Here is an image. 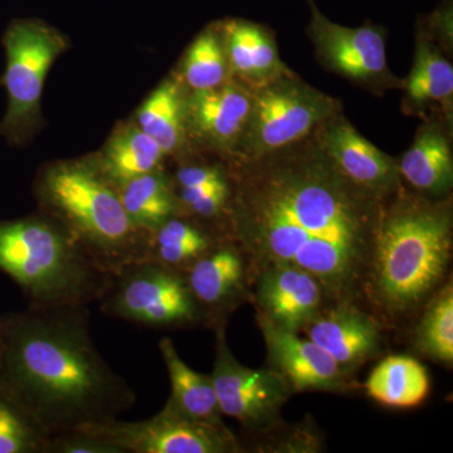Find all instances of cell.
<instances>
[{
  "mask_svg": "<svg viewBox=\"0 0 453 453\" xmlns=\"http://www.w3.org/2000/svg\"><path fill=\"white\" fill-rule=\"evenodd\" d=\"M231 196L219 231L253 273L288 265L314 276L327 305L365 303L384 203L357 187L315 134L249 160L229 162Z\"/></svg>",
  "mask_w": 453,
  "mask_h": 453,
  "instance_id": "obj_1",
  "label": "cell"
},
{
  "mask_svg": "<svg viewBox=\"0 0 453 453\" xmlns=\"http://www.w3.org/2000/svg\"><path fill=\"white\" fill-rule=\"evenodd\" d=\"M89 306H29L0 316V395L44 437L118 419L136 392L92 339Z\"/></svg>",
  "mask_w": 453,
  "mask_h": 453,
  "instance_id": "obj_2",
  "label": "cell"
},
{
  "mask_svg": "<svg viewBox=\"0 0 453 453\" xmlns=\"http://www.w3.org/2000/svg\"><path fill=\"white\" fill-rule=\"evenodd\" d=\"M453 247V203L401 188L384 203L365 282V303L383 323L416 314L442 285Z\"/></svg>",
  "mask_w": 453,
  "mask_h": 453,
  "instance_id": "obj_3",
  "label": "cell"
},
{
  "mask_svg": "<svg viewBox=\"0 0 453 453\" xmlns=\"http://www.w3.org/2000/svg\"><path fill=\"white\" fill-rule=\"evenodd\" d=\"M0 271L29 306H89L109 273L89 257L61 222L47 213L0 220Z\"/></svg>",
  "mask_w": 453,
  "mask_h": 453,
  "instance_id": "obj_4",
  "label": "cell"
},
{
  "mask_svg": "<svg viewBox=\"0 0 453 453\" xmlns=\"http://www.w3.org/2000/svg\"><path fill=\"white\" fill-rule=\"evenodd\" d=\"M44 213L61 222L107 273L149 256L150 234L134 226L118 189L91 163H61L38 178Z\"/></svg>",
  "mask_w": 453,
  "mask_h": 453,
  "instance_id": "obj_5",
  "label": "cell"
},
{
  "mask_svg": "<svg viewBox=\"0 0 453 453\" xmlns=\"http://www.w3.org/2000/svg\"><path fill=\"white\" fill-rule=\"evenodd\" d=\"M342 111V101L312 88L292 71L252 89L249 121L228 162L256 159L303 142Z\"/></svg>",
  "mask_w": 453,
  "mask_h": 453,
  "instance_id": "obj_6",
  "label": "cell"
},
{
  "mask_svg": "<svg viewBox=\"0 0 453 453\" xmlns=\"http://www.w3.org/2000/svg\"><path fill=\"white\" fill-rule=\"evenodd\" d=\"M97 303L104 315L149 329L204 324L186 273L149 258L109 273Z\"/></svg>",
  "mask_w": 453,
  "mask_h": 453,
  "instance_id": "obj_7",
  "label": "cell"
},
{
  "mask_svg": "<svg viewBox=\"0 0 453 453\" xmlns=\"http://www.w3.org/2000/svg\"><path fill=\"white\" fill-rule=\"evenodd\" d=\"M5 71L3 85L8 105L0 134L12 144H20L40 116L41 97L50 65L65 49L55 29L35 19L13 20L3 35Z\"/></svg>",
  "mask_w": 453,
  "mask_h": 453,
  "instance_id": "obj_8",
  "label": "cell"
},
{
  "mask_svg": "<svg viewBox=\"0 0 453 453\" xmlns=\"http://www.w3.org/2000/svg\"><path fill=\"white\" fill-rule=\"evenodd\" d=\"M310 20L308 37L314 46L316 59L325 70L342 77L369 94L383 95L402 89L399 79L387 59V29L366 22L362 27L340 26L325 16L308 0Z\"/></svg>",
  "mask_w": 453,
  "mask_h": 453,
  "instance_id": "obj_9",
  "label": "cell"
},
{
  "mask_svg": "<svg viewBox=\"0 0 453 453\" xmlns=\"http://www.w3.org/2000/svg\"><path fill=\"white\" fill-rule=\"evenodd\" d=\"M216 330L213 380L220 412L246 429L268 431L277 426L283 404L294 393L273 369L241 365L229 349L226 325Z\"/></svg>",
  "mask_w": 453,
  "mask_h": 453,
  "instance_id": "obj_10",
  "label": "cell"
},
{
  "mask_svg": "<svg viewBox=\"0 0 453 453\" xmlns=\"http://www.w3.org/2000/svg\"><path fill=\"white\" fill-rule=\"evenodd\" d=\"M125 453H237L242 446L226 425L190 421L160 411L139 422L112 421L80 428Z\"/></svg>",
  "mask_w": 453,
  "mask_h": 453,
  "instance_id": "obj_11",
  "label": "cell"
},
{
  "mask_svg": "<svg viewBox=\"0 0 453 453\" xmlns=\"http://www.w3.org/2000/svg\"><path fill=\"white\" fill-rule=\"evenodd\" d=\"M314 134L340 172L369 195L388 201L404 186L396 159L365 139L342 111L327 119Z\"/></svg>",
  "mask_w": 453,
  "mask_h": 453,
  "instance_id": "obj_12",
  "label": "cell"
},
{
  "mask_svg": "<svg viewBox=\"0 0 453 453\" xmlns=\"http://www.w3.org/2000/svg\"><path fill=\"white\" fill-rule=\"evenodd\" d=\"M267 350L268 368L276 372L292 393H344L356 387L353 377L340 368L323 348L256 315Z\"/></svg>",
  "mask_w": 453,
  "mask_h": 453,
  "instance_id": "obj_13",
  "label": "cell"
},
{
  "mask_svg": "<svg viewBox=\"0 0 453 453\" xmlns=\"http://www.w3.org/2000/svg\"><path fill=\"white\" fill-rule=\"evenodd\" d=\"M384 323L359 303H338L325 306L303 332L323 348L340 368L354 372L383 348Z\"/></svg>",
  "mask_w": 453,
  "mask_h": 453,
  "instance_id": "obj_14",
  "label": "cell"
},
{
  "mask_svg": "<svg viewBox=\"0 0 453 453\" xmlns=\"http://www.w3.org/2000/svg\"><path fill=\"white\" fill-rule=\"evenodd\" d=\"M251 101V89L234 79L216 88L189 91L187 136L231 160L246 129Z\"/></svg>",
  "mask_w": 453,
  "mask_h": 453,
  "instance_id": "obj_15",
  "label": "cell"
},
{
  "mask_svg": "<svg viewBox=\"0 0 453 453\" xmlns=\"http://www.w3.org/2000/svg\"><path fill=\"white\" fill-rule=\"evenodd\" d=\"M256 315L292 333H301L327 305L320 282L301 268L271 265L253 273Z\"/></svg>",
  "mask_w": 453,
  "mask_h": 453,
  "instance_id": "obj_16",
  "label": "cell"
},
{
  "mask_svg": "<svg viewBox=\"0 0 453 453\" xmlns=\"http://www.w3.org/2000/svg\"><path fill=\"white\" fill-rule=\"evenodd\" d=\"M188 286L201 310L205 325H226V316L237 306L250 280L242 252L223 240L186 271Z\"/></svg>",
  "mask_w": 453,
  "mask_h": 453,
  "instance_id": "obj_17",
  "label": "cell"
},
{
  "mask_svg": "<svg viewBox=\"0 0 453 453\" xmlns=\"http://www.w3.org/2000/svg\"><path fill=\"white\" fill-rule=\"evenodd\" d=\"M452 124L428 115L417 130L412 145L398 163L404 184L428 198H446L453 187Z\"/></svg>",
  "mask_w": 453,
  "mask_h": 453,
  "instance_id": "obj_18",
  "label": "cell"
},
{
  "mask_svg": "<svg viewBox=\"0 0 453 453\" xmlns=\"http://www.w3.org/2000/svg\"><path fill=\"white\" fill-rule=\"evenodd\" d=\"M232 79L256 89L291 73L280 56L275 33L268 27L242 18L220 22Z\"/></svg>",
  "mask_w": 453,
  "mask_h": 453,
  "instance_id": "obj_19",
  "label": "cell"
},
{
  "mask_svg": "<svg viewBox=\"0 0 453 453\" xmlns=\"http://www.w3.org/2000/svg\"><path fill=\"white\" fill-rule=\"evenodd\" d=\"M403 109L407 115L432 112L452 124L453 65L434 43V38L417 25L413 65L403 80ZM425 116V118H426Z\"/></svg>",
  "mask_w": 453,
  "mask_h": 453,
  "instance_id": "obj_20",
  "label": "cell"
},
{
  "mask_svg": "<svg viewBox=\"0 0 453 453\" xmlns=\"http://www.w3.org/2000/svg\"><path fill=\"white\" fill-rule=\"evenodd\" d=\"M159 350L170 381V395L163 410L190 421L225 425L211 375L193 371L169 338L160 340Z\"/></svg>",
  "mask_w": 453,
  "mask_h": 453,
  "instance_id": "obj_21",
  "label": "cell"
},
{
  "mask_svg": "<svg viewBox=\"0 0 453 453\" xmlns=\"http://www.w3.org/2000/svg\"><path fill=\"white\" fill-rule=\"evenodd\" d=\"M223 240L226 238L217 229L178 214L151 232L148 258L186 273Z\"/></svg>",
  "mask_w": 453,
  "mask_h": 453,
  "instance_id": "obj_22",
  "label": "cell"
},
{
  "mask_svg": "<svg viewBox=\"0 0 453 453\" xmlns=\"http://www.w3.org/2000/svg\"><path fill=\"white\" fill-rule=\"evenodd\" d=\"M366 395L389 408L407 410L427 399L431 381L427 369L407 356H390L372 369L365 381Z\"/></svg>",
  "mask_w": 453,
  "mask_h": 453,
  "instance_id": "obj_23",
  "label": "cell"
},
{
  "mask_svg": "<svg viewBox=\"0 0 453 453\" xmlns=\"http://www.w3.org/2000/svg\"><path fill=\"white\" fill-rule=\"evenodd\" d=\"M187 92L179 79H168L154 89L138 112V127L166 155L178 153L186 142Z\"/></svg>",
  "mask_w": 453,
  "mask_h": 453,
  "instance_id": "obj_24",
  "label": "cell"
},
{
  "mask_svg": "<svg viewBox=\"0 0 453 453\" xmlns=\"http://www.w3.org/2000/svg\"><path fill=\"white\" fill-rule=\"evenodd\" d=\"M165 155L162 146L136 125L112 138L95 166L118 189L131 179L159 170Z\"/></svg>",
  "mask_w": 453,
  "mask_h": 453,
  "instance_id": "obj_25",
  "label": "cell"
},
{
  "mask_svg": "<svg viewBox=\"0 0 453 453\" xmlns=\"http://www.w3.org/2000/svg\"><path fill=\"white\" fill-rule=\"evenodd\" d=\"M118 193L131 223L148 234L179 214L174 188L160 169L131 179Z\"/></svg>",
  "mask_w": 453,
  "mask_h": 453,
  "instance_id": "obj_26",
  "label": "cell"
},
{
  "mask_svg": "<svg viewBox=\"0 0 453 453\" xmlns=\"http://www.w3.org/2000/svg\"><path fill=\"white\" fill-rule=\"evenodd\" d=\"M232 80L220 22L208 26L188 47L180 82L188 91H203Z\"/></svg>",
  "mask_w": 453,
  "mask_h": 453,
  "instance_id": "obj_27",
  "label": "cell"
},
{
  "mask_svg": "<svg viewBox=\"0 0 453 453\" xmlns=\"http://www.w3.org/2000/svg\"><path fill=\"white\" fill-rule=\"evenodd\" d=\"M414 342L423 356L452 366L453 363V286L443 283L423 305Z\"/></svg>",
  "mask_w": 453,
  "mask_h": 453,
  "instance_id": "obj_28",
  "label": "cell"
},
{
  "mask_svg": "<svg viewBox=\"0 0 453 453\" xmlns=\"http://www.w3.org/2000/svg\"><path fill=\"white\" fill-rule=\"evenodd\" d=\"M49 438L0 395V453H46Z\"/></svg>",
  "mask_w": 453,
  "mask_h": 453,
  "instance_id": "obj_29",
  "label": "cell"
},
{
  "mask_svg": "<svg viewBox=\"0 0 453 453\" xmlns=\"http://www.w3.org/2000/svg\"><path fill=\"white\" fill-rule=\"evenodd\" d=\"M46 453H125L118 446L88 434V432H67L49 438Z\"/></svg>",
  "mask_w": 453,
  "mask_h": 453,
  "instance_id": "obj_30",
  "label": "cell"
},
{
  "mask_svg": "<svg viewBox=\"0 0 453 453\" xmlns=\"http://www.w3.org/2000/svg\"><path fill=\"white\" fill-rule=\"evenodd\" d=\"M228 179L226 169L211 164L183 165L175 174L174 189H203Z\"/></svg>",
  "mask_w": 453,
  "mask_h": 453,
  "instance_id": "obj_31",
  "label": "cell"
},
{
  "mask_svg": "<svg viewBox=\"0 0 453 453\" xmlns=\"http://www.w3.org/2000/svg\"><path fill=\"white\" fill-rule=\"evenodd\" d=\"M2 326H0V357H2Z\"/></svg>",
  "mask_w": 453,
  "mask_h": 453,
  "instance_id": "obj_32",
  "label": "cell"
}]
</instances>
